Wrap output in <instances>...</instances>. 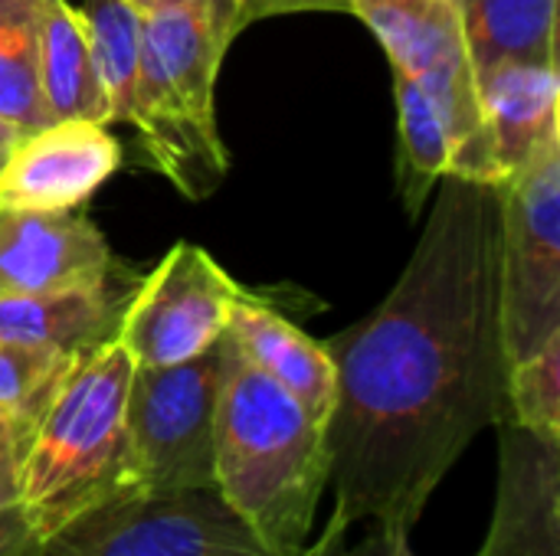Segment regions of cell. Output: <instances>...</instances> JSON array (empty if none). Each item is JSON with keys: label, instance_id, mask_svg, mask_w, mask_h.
Here are the masks:
<instances>
[{"label": "cell", "instance_id": "1", "mask_svg": "<svg viewBox=\"0 0 560 556\" xmlns=\"http://www.w3.org/2000/svg\"><path fill=\"white\" fill-rule=\"evenodd\" d=\"M499 220L502 187L443 177L390 295L325 341L328 485L348 528L413 531L472 439L505 423Z\"/></svg>", "mask_w": 560, "mask_h": 556}, {"label": "cell", "instance_id": "2", "mask_svg": "<svg viewBox=\"0 0 560 556\" xmlns=\"http://www.w3.org/2000/svg\"><path fill=\"white\" fill-rule=\"evenodd\" d=\"M213 478L226 508L276 554H302L328 488L325 423L223 334Z\"/></svg>", "mask_w": 560, "mask_h": 556}, {"label": "cell", "instance_id": "3", "mask_svg": "<svg viewBox=\"0 0 560 556\" xmlns=\"http://www.w3.org/2000/svg\"><path fill=\"white\" fill-rule=\"evenodd\" d=\"M131 374L135 360L115 338L79 351L36 413L20 492L39 541L89 511L144 495L128 439Z\"/></svg>", "mask_w": 560, "mask_h": 556}, {"label": "cell", "instance_id": "4", "mask_svg": "<svg viewBox=\"0 0 560 556\" xmlns=\"http://www.w3.org/2000/svg\"><path fill=\"white\" fill-rule=\"evenodd\" d=\"M246 26L240 0H167L141 13V72L131 125L154 167L187 197L226 174L217 131V79L233 36Z\"/></svg>", "mask_w": 560, "mask_h": 556}, {"label": "cell", "instance_id": "5", "mask_svg": "<svg viewBox=\"0 0 560 556\" xmlns=\"http://www.w3.org/2000/svg\"><path fill=\"white\" fill-rule=\"evenodd\" d=\"M348 13L371 26L390 66L413 75L436 105L453 151L446 177L502 187L505 177L453 0H348Z\"/></svg>", "mask_w": 560, "mask_h": 556}, {"label": "cell", "instance_id": "6", "mask_svg": "<svg viewBox=\"0 0 560 556\" xmlns=\"http://www.w3.org/2000/svg\"><path fill=\"white\" fill-rule=\"evenodd\" d=\"M499 311L505 367L560 338V125L502 184Z\"/></svg>", "mask_w": 560, "mask_h": 556}, {"label": "cell", "instance_id": "7", "mask_svg": "<svg viewBox=\"0 0 560 556\" xmlns=\"http://www.w3.org/2000/svg\"><path fill=\"white\" fill-rule=\"evenodd\" d=\"M220 370L223 338L194 360L135 367L128 390V439L144 495L217 492L213 426Z\"/></svg>", "mask_w": 560, "mask_h": 556}, {"label": "cell", "instance_id": "8", "mask_svg": "<svg viewBox=\"0 0 560 556\" xmlns=\"http://www.w3.org/2000/svg\"><path fill=\"white\" fill-rule=\"evenodd\" d=\"M39 556H305L269 551L217 492L135 495L49 534Z\"/></svg>", "mask_w": 560, "mask_h": 556}, {"label": "cell", "instance_id": "9", "mask_svg": "<svg viewBox=\"0 0 560 556\" xmlns=\"http://www.w3.org/2000/svg\"><path fill=\"white\" fill-rule=\"evenodd\" d=\"M243 288L200 246L177 242L125 301L115 341L135 367H171L210 351Z\"/></svg>", "mask_w": 560, "mask_h": 556}, {"label": "cell", "instance_id": "10", "mask_svg": "<svg viewBox=\"0 0 560 556\" xmlns=\"http://www.w3.org/2000/svg\"><path fill=\"white\" fill-rule=\"evenodd\" d=\"M121 167V144L95 121H49L16 134L0 161V210L59 213L85 203Z\"/></svg>", "mask_w": 560, "mask_h": 556}, {"label": "cell", "instance_id": "11", "mask_svg": "<svg viewBox=\"0 0 560 556\" xmlns=\"http://www.w3.org/2000/svg\"><path fill=\"white\" fill-rule=\"evenodd\" d=\"M112 275L115 256L89 216L0 210V298L102 285Z\"/></svg>", "mask_w": 560, "mask_h": 556}, {"label": "cell", "instance_id": "12", "mask_svg": "<svg viewBox=\"0 0 560 556\" xmlns=\"http://www.w3.org/2000/svg\"><path fill=\"white\" fill-rule=\"evenodd\" d=\"M499 485L476 556H560V442L499 423Z\"/></svg>", "mask_w": 560, "mask_h": 556}, {"label": "cell", "instance_id": "13", "mask_svg": "<svg viewBox=\"0 0 560 556\" xmlns=\"http://www.w3.org/2000/svg\"><path fill=\"white\" fill-rule=\"evenodd\" d=\"M226 334L233 338L240 354L269 380H276L289 397H295L312 419L328 423L335 410L338 377L325 344L312 341L289 318H282L276 308L253 298L249 292L236 295Z\"/></svg>", "mask_w": 560, "mask_h": 556}, {"label": "cell", "instance_id": "14", "mask_svg": "<svg viewBox=\"0 0 560 556\" xmlns=\"http://www.w3.org/2000/svg\"><path fill=\"white\" fill-rule=\"evenodd\" d=\"M476 79L495 161L509 180L560 125V72L548 62H499Z\"/></svg>", "mask_w": 560, "mask_h": 556}, {"label": "cell", "instance_id": "15", "mask_svg": "<svg viewBox=\"0 0 560 556\" xmlns=\"http://www.w3.org/2000/svg\"><path fill=\"white\" fill-rule=\"evenodd\" d=\"M125 301L112 279L102 285L0 298V338L33 347L79 354L115 338Z\"/></svg>", "mask_w": 560, "mask_h": 556}, {"label": "cell", "instance_id": "16", "mask_svg": "<svg viewBox=\"0 0 560 556\" xmlns=\"http://www.w3.org/2000/svg\"><path fill=\"white\" fill-rule=\"evenodd\" d=\"M39 88L49 121L108 125L85 26L66 0H39Z\"/></svg>", "mask_w": 560, "mask_h": 556}, {"label": "cell", "instance_id": "17", "mask_svg": "<svg viewBox=\"0 0 560 556\" xmlns=\"http://www.w3.org/2000/svg\"><path fill=\"white\" fill-rule=\"evenodd\" d=\"M453 7L476 75L499 62L558 66V0H453Z\"/></svg>", "mask_w": 560, "mask_h": 556}, {"label": "cell", "instance_id": "18", "mask_svg": "<svg viewBox=\"0 0 560 556\" xmlns=\"http://www.w3.org/2000/svg\"><path fill=\"white\" fill-rule=\"evenodd\" d=\"M79 20L108 105V121L131 125L141 72V13L125 0H82Z\"/></svg>", "mask_w": 560, "mask_h": 556}, {"label": "cell", "instance_id": "19", "mask_svg": "<svg viewBox=\"0 0 560 556\" xmlns=\"http://www.w3.org/2000/svg\"><path fill=\"white\" fill-rule=\"evenodd\" d=\"M0 121L16 134L49 125L39 88V0H0Z\"/></svg>", "mask_w": 560, "mask_h": 556}, {"label": "cell", "instance_id": "20", "mask_svg": "<svg viewBox=\"0 0 560 556\" xmlns=\"http://www.w3.org/2000/svg\"><path fill=\"white\" fill-rule=\"evenodd\" d=\"M394 69V98H397V131H400V193L410 216H417L436 180L450 174V138L440 121L436 105L420 88L413 75Z\"/></svg>", "mask_w": 560, "mask_h": 556}, {"label": "cell", "instance_id": "21", "mask_svg": "<svg viewBox=\"0 0 560 556\" xmlns=\"http://www.w3.org/2000/svg\"><path fill=\"white\" fill-rule=\"evenodd\" d=\"M505 423L560 442V338L505 367Z\"/></svg>", "mask_w": 560, "mask_h": 556}, {"label": "cell", "instance_id": "22", "mask_svg": "<svg viewBox=\"0 0 560 556\" xmlns=\"http://www.w3.org/2000/svg\"><path fill=\"white\" fill-rule=\"evenodd\" d=\"M36 416L0 413V556H39V534L23 508L20 465Z\"/></svg>", "mask_w": 560, "mask_h": 556}, {"label": "cell", "instance_id": "23", "mask_svg": "<svg viewBox=\"0 0 560 556\" xmlns=\"http://www.w3.org/2000/svg\"><path fill=\"white\" fill-rule=\"evenodd\" d=\"M72 354L0 338V413L36 416Z\"/></svg>", "mask_w": 560, "mask_h": 556}, {"label": "cell", "instance_id": "24", "mask_svg": "<svg viewBox=\"0 0 560 556\" xmlns=\"http://www.w3.org/2000/svg\"><path fill=\"white\" fill-rule=\"evenodd\" d=\"M351 528L331 514L322 541L308 544L305 556H417L410 547V531H397V528H368L361 541H348Z\"/></svg>", "mask_w": 560, "mask_h": 556}, {"label": "cell", "instance_id": "25", "mask_svg": "<svg viewBox=\"0 0 560 556\" xmlns=\"http://www.w3.org/2000/svg\"><path fill=\"white\" fill-rule=\"evenodd\" d=\"M243 20L253 23L272 13H295V10H348V0H240Z\"/></svg>", "mask_w": 560, "mask_h": 556}, {"label": "cell", "instance_id": "26", "mask_svg": "<svg viewBox=\"0 0 560 556\" xmlns=\"http://www.w3.org/2000/svg\"><path fill=\"white\" fill-rule=\"evenodd\" d=\"M125 3H131L138 13H151V10H158V7H164L167 0H125Z\"/></svg>", "mask_w": 560, "mask_h": 556}, {"label": "cell", "instance_id": "27", "mask_svg": "<svg viewBox=\"0 0 560 556\" xmlns=\"http://www.w3.org/2000/svg\"><path fill=\"white\" fill-rule=\"evenodd\" d=\"M13 138H16V131H13V128H7V125L0 121V151H3V147H10V144H13Z\"/></svg>", "mask_w": 560, "mask_h": 556}, {"label": "cell", "instance_id": "28", "mask_svg": "<svg viewBox=\"0 0 560 556\" xmlns=\"http://www.w3.org/2000/svg\"><path fill=\"white\" fill-rule=\"evenodd\" d=\"M3 154H7V147H3V151H0V161H3Z\"/></svg>", "mask_w": 560, "mask_h": 556}]
</instances>
